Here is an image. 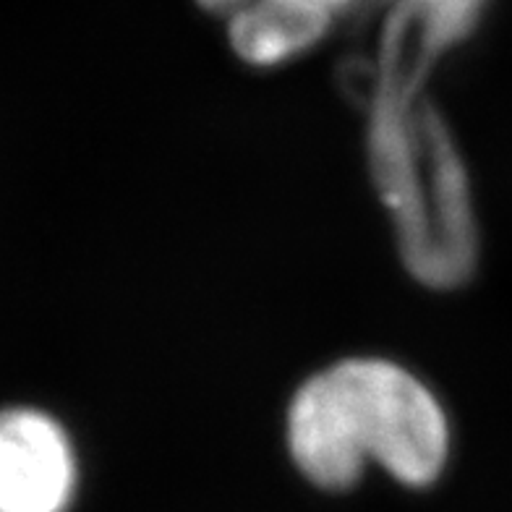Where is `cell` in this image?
<instances>
[{"label": "cell", "mask_w": 512, "mask_h": 512, "mask_svg": "<svg viewBox=\"0 0 512 512\" xmlns=\"http://www.w3.org/2000/svg\"><path fill=\"white\" fill-rule=\"evenodd\" d=\"M293 463L319 489H351L366 460L405 486L445 471L450 429L442 405L403 366L353 358L311 377L288 416Z\"/></svg>", "instance_id": "1"}, {"label": "cell", "mask_w": 512, "mask_h": 512, "mask_svg": "<svg viewBox=\"0 0 512 512\" xmlns=\"http://www.w3.org/2000/svg\"><path fill=\"white\" fill-rule=\"evenodd\" d=\"M74 486V450L53 418L0 413V512H66Z\"/></svg>", "instance_id": "2"}, {"label": "cell", "mask_w": 512, "mask_h": 512, "mask_svg": "<svg viewBox=\"0 0 512 512\" xmlns=\"http://www.w3.org/2000/svg\"><path fill=\"white\" fill-rule=\"evenodd\" d=\"M335 16L317 0H251L230 16V45L249 66H280L319 45Z\"/></svg>", "instance_id": "3"}, {"label": "cell", "mask_w": 512, "mask_h": 512, "mask_svg": "<svg viewBox=\"0 0 512 512\" xmlns=\"http://www.w3.org/2000/svg\"><path fill=\"white\" fill-rule=\"evenodd\" d=\"M390 8L387 21L421 42L439 58L450 45L471 34L486 0H382Z\"/></svg>", "instance_id": "4"}, {"label": "cell", "mask_w": 512, "mask_h": 512, "mask_svg": "<svg viewBox=\"0 0 512 512\" xmlns=\"http://www.w3.org/2000/svg\"><path fill=\"white\" fill-rule=\"evenodd\" d=\"M199 6L207 8L209 14H217V16H233L238 14L243 6H249L251 0H196ZM317 3H322V6H327L330 11H335V14H343V11H348V8L356 3V0H317Z\"/></svg>", "instance_id": "5"}]
</instances>
